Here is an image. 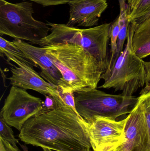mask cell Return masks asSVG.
Here are the masks:
<instances>
[{"mask_svg": "<svg viewBox=\"0 0 150 151\" xmlns=\"http://www.w3.org/2000/svg\"><path fill=\"white\" fill-rule=\"evenodd\" d=\"M19 139L26 144L56 151H90L89 124L66 105L41 110L25 123Z\"/></svg>", "mask_w": 150, "mask_h": 151, "instance_id": "6da1fadb", "label": "cell"}, {"mask_svg": "<svg viewBox=\"0 0 150 151\" xmlns=\"http://www.w3.org/2000/svg\"><path fill=\"white\" fill-rule=\"evenodd\" d=\"M43 47L61 73L63 92L97 88L105 72L90 52L82 47L69 43Z\"/></svg>", "mask_w": 150, "mask_h": 151, "instance_id": "7a4b0ae2", "label": "cell"}, {"mask_svg": "<svg viewBox=\"0 0 150 151\" xmlns=\"http://www.w3.org/2000/svg\"><path fill=\"white\" fill-rule=\"evenodd\" d=\"M47 24L51 28V33L37 45L41 47L66 43L78 45L96 57L105 72L106 71L110 63L107 50L112 23L85 29L65 24L49 22Z\"/></svg>", "mask_w": 150, "mask_h": 151, "instance_id": "3957f363", "label": "cell"}, {"mask_svg": "<svg viewBox=\"0 0 150 151\" xmlns=\"http://www.w3.org/2000/svg\"><path fill=\"white\" fill-rule=\"evenodd\" d=\"M136 27L135 22H130L125 49L113 67L103 73L101 79L105 83L99 88H113L115 92L122 91V95L131 97L147 83L144 61L135 54L132 48Z\"/></svg>", "mask_w": 150, "mask_h": 151, "instance_id": "277c9868", "label": "cell"}, {"mask_svg": "<svg viewBox=\"0 0 150 151\" xmlns=\"http://www.w3.org/2000/svg\"><path fill=\"white\" fill-rule=\"evenodd\" d=\"M34 12L31 1L14 4L0 0L1 36L8 35L37 45L49 35L51 28L47 23L35 19Z\"/></svg>", "mask_w": 150, "mask_h": 151, "instance_id": "5b68a950", "label": "cell"}, {"mask_svg": "<svg viewBox=\"0 0 150 151\" xmlns=\"http://www.w3.org/2000/svg\"><path fill=\"white\" fill-rule=\"evenodd\" d=\"M76 108L79 115L88 123L97 116L112 119L130 113L138 98L108 94L97 88L74 92Z\"/></svg>", "mask_w": 150, "mask_h": 151, "instance_id": "8992f818", "label": "cell"}, {"mask_svg": "<svg viewBox=\"0 0 150 151\" xmlns=\"http://www.w3.org/2000/svg\"><path fill=\"white\" fill-rule=\"evenodd\" d=\"M44 101L26 90L12 86L5 99L0 116L11 127L20 131L26 122L43 108Z\"/></svg>", "mask_w": 150, "mask_h": 151, "instance_id": "52a82bcc", "label": "cell"}, {"mask_svg": "<svg viewBox=\"0 0 150 151\" xmlns=\"http://www.w3.org/2000/svg\"><path fill=\"white\" fill-rule=\"evenodd\" d=\"M129 114L117 121L107 117L97 116L89 124V134L94 151H112L123 142Z\"/></svg>", "mask_w": 150, "mask_h": 151, "instance_id": "ba28073f", "label": "cell"}, {"mask_svg": "<svg viewBox=\"0 0 150 151\" xmlns=\"http://www.w3.org/2000/svg\"><path fill=\"white\" fill-rule=\"evenodd\" d=\"M129 114L123 142L112 151H134L142 144L146 132V118L140 96Z\"/></svg>", "mask_w": 150, "mask_h": 151, "instance_id": "9c48e42d", "label": "cell"}, {"mask_svg": "<svg viewBox=\"0 0 150 151\" xmlns=\"http://www.w3.org/2000/svg\"><path fill=\"white\" fill-rule=\"evenodd\" d=\"M12 42L31 61L39 67L41 70L39 74L42 78L53 85L63 88L61 73L47 55L44 47H36L19 40H14Z\"/></svg>", "mask_w": 150, "mask_h": 151, "instance_id": "30bf717a", "label": "cell"}, {"mask_svg": "<svg viewBox=\"0 0 150 151\" xmlns=\"http://www.w3.org/2000/svg\"><path fill=\"white\" fill-rule=\"evenodd\" d=\"M69 5V18L66 24L72 27L97 26L108 6L106 0H80Z\"/></svg>", "mask_w": 150, "mask_h": 151, "instance_id": "8fae6325", "label": "cell"}, {"mask_svg": "<svg viewBox=\"0 0 150 151\" xmlns=\"http://www.w3.org/2000/svg\"><path fill=\"white\" fill-rule=\"evenodd\" d=\"M11 76L8 78L12 86L35 91L44 96H50L49 90L56 87L48 82L37 73L33 67L24 64L10 68Z\"/></svg>", "mask_w": 150, "mask_h": 151, "instance_id": "7c38bea8", "label": "cell"}, {"mask_svg": "<svg viewBox=\"0 0 150 151\" xmlns=\"http://www.w3.org/2000/svg\"><path fill=\"white\" fill-rule=\"evenodd\" d=\"M132 46L135 54L141 59L150 55V17L136 24Z\"/></svg>", "mask_w": 150, "mask_h": 151, "instance_id": "4fadbf2b", "label": "cell"}, {"mask_svg": "<svg viewBox=\"0 0 150 151\" xmlns=\"http://www.w3.org/2000/svg\"><path fill=\"white\" fill-rule=\"evenodd\" d=\"M0 52L1 56L3 55L7 57L8 62L12 61L17 65L23 63L33 67H38L12 41L7 40L1 36L0 37Z\"/></svg>", "mask_w": 150, "mask_h": 151, "instance_id": "5bb4252c", "label": "cell"}, {"mask_svg": "<svg viewBox=\"0 0 150 151\" xmlns=\"http://www.w3.org/2000/svg\"><path fill=\"white\" fill-rule=\"evenodd\" d=\"M140 97L145 111L146 129L142 144L134 151H150V84H146L141 91Z\"/></svg>", "mask_w": 150, "mask_h": 151, "instance_id": "9a60e30c", "label": "cell"}, {"mask_svg": "<svg viewBox=\"0 0 150 151\" xmlns=\"http://www.w3.org/2000/svg\"><path fill=\"white\" fill-rule=\"evenodd\" d=\"M129 7V22H136L150 7V0H128Z\"/></svg>", "mask_w": 150, "mask_h": 151, "instance_id": "2e32d148", "label": "cell"}, {"mask_svg": "<svg viewBox=\"0 0 150 151\" xmlns=\"http://www.w3.org/2000/svg\"><path fill=\"white\" fill-rule=\"evenodd\" d=\"M120 32L119 25V16L115 19L113 22L112 23L110 28V40H111V56L110 57V63L108 68L112 65L114 58L115 51L117 48V41Z\"/></svg>", "mask_w": 150, "mask_h": 151, "instance_id": "e0dca14e", "label": "cell"}, {"mask_svg": "<svg viewBox=\"0 0 150 151\" xmlns=\"http://www.w3.org/2000/svg\"><path fill=\"white\" fill-rule=\"evenodd\" d=\"M9 126L0 116V137L13 146H17L18 141L16 139L13 131Z\"/></svg>", "mask_w": 150, "mask_h": 151, "instance_id": "ac0fdd59", "label": "cell"}, {"mask_svg": "<svg viewBox=\"0 0 150 151\" xmlns=\"http://www.w3.org/2000/svg\"><path fill=\"white\" fill-rule=\"evenodd\" d=\"M56 89L61 98L65 105L71 107L76 112L78 113L76 108L74 92L73 91L63 92L62 88L60 86H57Z\"/></svg>", "mask_w": 150, "mask_h": 151, "instance_id": "d6986e66", "label": "cell"}, {"mask_svg": "<svg viewBox=\"0 0 150 151\" xmlns=\"http://www.w3.org/2000/svg\"><path fill=\"white\" fill-rule=\"evenodd\" d=\"M23 1H28L34 2L44 7H47V6H53V5L65 4H69L72 2L80 1V0H23Z\"/></svg>", "mask_w": 150, "mask_h": 151, "instance_id": "ffe728a7", "label": "cell"}, {"mask_svg": "<svg viewBox=\"0 0 150 151\" xmlns=\"http://www.w3.org/2000/svg\"><path fill=\"white\" fill-rule=\"evenodd\" d=\"M57 107L55 99L51 96H45V100L43 103L42 111H49L55 109Z\"/></svg>", "mask_w": 150, "mask_h": 151, "instance_id": "44dd1931", "label": "cell"}, {"mask_svg": "<svg viewBox=\"0 0 150 151\" xmlns=\"http://www.w3.org/2000/svg\"><path fill=\"white\" fill-rule=\"evenodd\" d=\"M0 151H22L17 146H13L0 137Z\"/></svg>", "mask_w": 150, "mask_h": 151, "instance_id": "7402d4cb", "label": "cell"}, {"mask_svg": "<svg viewBox=\"0 0 150 151\" xmlns=\"http://www.w3.org/2000/svg\"><path fill=\"white\" fill-rule=\"evenodd\" d=\"M144 64L145 67L146 73V80L147 83L150 84V62L144 61Z\"/></svg>", "mask_w": 150, "mask_h": 151, "instance_id": "603a6c76", "label": "cell"}, {"mask_svg": "<svg viewBox=\"0 0 150 151\" xmlns=\"http://www.w3.org/2000/svg\"><path fill=\"white\" fill-rule=\"evenodd\" d=\"M1 72L2 77L3 79V81L4 82V86H5V80H6V79H6V78H6V75H5V74H4V73L3 72L1 69Z\"/></svg>", "mask_w": 150, "mask_h": 151, "instance_id": "cb8c5ba5", "label": "cell"}]
</instances>
